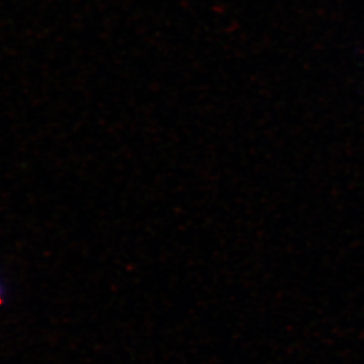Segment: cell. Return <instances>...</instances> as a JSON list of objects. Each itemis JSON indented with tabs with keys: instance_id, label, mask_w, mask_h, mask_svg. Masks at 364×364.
<instances>
[{
	"instance_id": "6da1fadb",
	"label": "cell",
	"mask_w": 364,
	"mask_h": 364,
	"mask_svg": "<svg viewBox=\"0 0 364 364\" xmlns=\"http://www.w3.org/2000/svg\"><path fill=\"white\" fill-rule=\"evenodd\" d=\"M7 299V288L6 284L4 282L1 274H0V308L5 304Z\"/></svg>"
}]
</instances>
